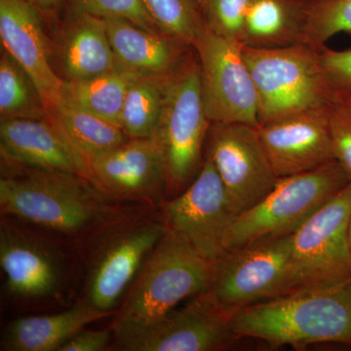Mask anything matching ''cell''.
<instances>
[{
	"label": "cell",
	"instance_id": "8fae6325",
	"mask_svg": "<svg viewBox=\"0 0 351 351\" xmlns=\"http://www.w3.org/2000/svg\"><path fill=\"white\" fill-rule=\"evenodd\" d=\"M232 315L204 292L193 297L184 308L171 311L154 324L115 335L123 350H221L240 339L232 331Z\"/></svg>",
	"mask_w": 351,
	"mask_h": 351
},
{
	"label": "cell",
	"instance_id": "e0dca14e",
	"mask_svg": "<svg viewBox=\"0 0 351 351\" xmlns=\"http://www.w3.org/2000/svg\"><path fill=\"white\" fill-rule=\"evenodd\" d=\"M166 232L163 223H143L110 242L95 263L88 285V304L104 313H112L145 257Z\"/></svg>",
	"mask_w": 351,
	"mask_h": 351
},
{
	"label": "cell",
	"instance_id": "d590c367",
	"mask_svg": "<svg viewBox=\"0 0 351 351\" xmlns=\"http://www.w3.org/2000/svg\"><path fill=\"white\" fill-rule=\"evenodd\" d=\"M348 234H350V241L351 245V213L350 217V223H348Z\"/></svg>",
	"mask_w": 351,
	"mask_h": 351
},
{
	"label": "cell",
	"instance_id": "d4e9b609",
	"mask_svg": "<svg viewBox=\"0 0 351 351\" xmlns=\"http://www.w3.org/2000/svg\"><path fill=\"white\" fill-rule=\"evenodd\" d=\"M0 117L1 119L48 117L47 107L38 87L5 50H2L0 58Z\"/></svg>",
	"mask_w": 351,
	"mask_h": 351
},
{
	"label": "cell",
	"instance_id": "4fadbf2b",
	"mask_svg": "<svg viewBox=\"0 0 351 351\" xmlns=\"http://www.w3.org/2000/svg\"><path fill=\"white\" fill-rule=\"evenodd\" d=\"M327 108L290 113L258 126L263 149L279 179L336 161Z\"/></svg>",
	"mask_w": 351,
	"mask_h": 351
},
{
	"label": "cell",
	"instance_id": "5b68a950",
	"mask_svg": "<svg viewBox=\"0 0 351 351\" xmlns=\"http://www.w3.org/2000/svg\"><path fill=\"white\" fill-rule=\"evenodd\" d=\"M350 213L348 184L293 233L281 295L351 280Z\"/></svg>",
	"mask_w": 351,
	"mask_h": 351
},
{
	"label": "cell",
	"instance_id": "836d02e7",
	"mask_svg": "<svg viewBox=\"0 0 351 351\" xmlns=\"http://www.w3.org/2000/svg\"><path fill=\"white\" fill-rule=\"evenodd\" d=\"M44 16H53L59 12L66 0H27Z\"/></svg>",
	"mask_w": 351,
	"mask_h": 351
},
{
	"label": "cell",
	"instance_id": "cb8c5ba5",
	"mask_svg": "<svg viewBox=\"0 0 351 351\" xmlns=\"http://www.w3.org/2000/svg\"><path fill=\"white\" fill-rule=\"evenodd\" d=\"M48 117L89 161L130 138L119 126L63 101L48 108Z\"/></svg>",
	"mask_w": 351,
	"mask_h": 351
},
{
	"label": "cell",
	"instance_id": "d6986e66",
	"mask_svg": "<svg viewBox=\"0 0 351 351\" xmlns=\"http://www.w3.org/2000/svg\"><path fill=\"white\" fill-rule=\"evenodd\" d=\"M0 265L11 294L38 299L52 294L59 284V265L40 242L2 226Z\"/></svg>",
	"mask_w": 351,
	"mask_h": 351
},
{
	"label": "cell",
	"instance_id": "7402d4cb",
	"mask_svg": "<svg viewBox=\"0 0 351 351\" xmlns=\"http://www.w3.org/2000/svg\"><path fill=\"white\" fill-rule=\"evenodd\" d=\"M306 0H254L241 44L255 48L286 47L301 43Z\"/></svg>",
	"mask_w": 351,
	"mask_h": 351
},
{
	"label": "cell",
	"instance_id": "52a82bcc",
	"mask_svg": "<svg viewBox=\"0 0 351 351\" xmlns=\"http://www.w3.org/2000/svg\"><path fill=\"white\" fill-rule=\"evenodd\" d=\"M82 178L68 173L31 169L5 176L0 181L3 214L64 233L82 230L97 215L99 206Z\"/></svg>",
	"mask_w": 351,
	"mask_h": 351
},
{
	"label": "cell",
	"instance_id": "d6a6232c",
	"mask_svg": "<svg viewBox=\"0 0 351 351\" xmlns=\"http://www.w3.org/2000/svg\"><path fill=\"white\" fill-rule=\"evenodd\" d=\"M110 341V332L101 331H80L69 339L59 351H101L107 350Z\"/></svg>",
	"mask_w": 351,
	"mask_h": 351
},
{
	"label": "cell",
	"instance_id": "f1b7e54d",
	"mask_svg": "<svg viewBox=\"0 0 351 351\" xmlns=\"http://www.w3.org/2000/svg\"><path fill=\"white\" fill-rule=\"evenodd\" d=\"M69 9L71 15L88 14L104 19L123 18L147 31L161 32L141 0H69Z\"/></svg>",
	"mask_w": 351,
	"mask_h": 351
},
{
	"label": "cell",
	"instance_id": "484cf974",
	"mask_svg": "<svg viewBox=\"0 0 351 351\" xmlns=\"http://www.w3.org/2000/svg\"><path fill=\"white\" fill-rule=\"evenodd\" d=\"M166 80L138 77L129 87L119 119L120 128L129 138L156 136L162 115Z\"/></svg>",
	"mask_w": 351,
	"mask_h": 351
},
{
	"label": "cell",
	"instance_id": "277c9868",
	"mask_svg": "<svg viewBox=\"0 0 351 351\" xmlns=\"http://www.w3.org/2000/svg\"><path fill=\"white\" fill-rule=\"evenodd\" d=\"M242 52L257 90L260 124L332 101L320 61V51L304 43L255 48Z\"/></svg>",
	"mask_w": 351,
	"mask_h": 351
},
{
	"label": "cell",
	"instance_id": "30bf717a",
	"mask_svg": "<svg viewBox=\"0 0 351 351\" xmlns=\"http://www.w3.org/2000/svg\"><path fill=\"white\" fill-rule=\"evenodd\" d=\"M237 216L206 156L193 182L165 205L164 225L202 257L216 261L226 253V234Z\"/></svg>",
	"mask_w": 351,
	"mask_h": 351
},
{
	"label": "cell",
	"instance_id": "7a4b0ae2",
	"mask_svg": "<svg viewBox=\"0 0 351 351\" xmlns=\"http://www.w3.org/2000/svg\"><path fill=\"white\" fill-rule=\"evenodd\" d=\"M216 261L208 260L168 232L147 258L122 307L115 332L154 324L180 302L206 292Z\"/></svg>",
	"mask_w": 351,
	"mask_h": 351
},
{
	"label": "cell",
	"instance_id": "603a6c76",
	"mask_svg": "<svg viewBox=\"0 0 351 351\" xmlns=\"http://www.w3.org/2000/svg\"><path fill=\"white\" fill-rule=\"evenodd\" d=\"M143 77L125 69L80 82H64L59 101L119 126L120 113L132 83ZM120 127V126H119Z\"/></svg>",
	"mask_w": 351,
	"mask_h": 351
},
{
	"label": "cell",
	"instance_id": "4dcf8cb0",
	"mask_svg": "<svg viewBox=\"0 0 351 351\" xmlns=\"http://www.w3.org/2000/svg\"><path fill=\"white\" fill-rule=\"evenodd\" d=\"M327 112L335 158L351 184V101H332Z\"/></svg>",
	"mask_w": 351,
	"mask_h": 351
},
{
	"label": "cell",
	"instance_id": "ffe728a7",
	"mask_svg": "<svg viewBox=\"0 0 351 351\" xmlns=\"http://www.w3.org/2000/svg\"><path fill=\"white\" fill-rule=\"evenodd\" d=\"M59 46L64 82H80L112 73L119 66L104 18L71 15Z\"/></svg>",
	"mask_w": 351,
	"mask_h": 351
},
{
	"label": "cell",
	"instance_id": "44dd1931",
	"mask_svg": "<svg viewBox=\"0 0 351 351\" xmlns=\"http://www.w3.org/2000/svg\"><path fill=\"white\" fill-rule=\"evenodd\" d=\"M87 302L63 313L14 321L2 339V350L59 351L90 323L108 315Z\"/></svg>",
	"mask_w": 351,
	"mask_h": 351
},
{
	"label": "cell",
	"instance_id": "8992f818",
	"mask_svg": "<svg viewBox=\"0 0 351 351\" xmlns=\"http://www.w3.org/2000/svg\"><path fill=\"white\" fill-rule=\"evenodd\" d=\"M210 121L199 62L188 58L164 83V104L156 134L162 147L167 189L179 195L201 169Z\"/></svg>",
	"mask_w": 351,
	"mask_h": 351
},
{
	"label": "cell",
	"instance_id": "3957f363",
	"mask_svg": "<svg viewBox=\"0 0 351 351\" xmlns=\"http://www.w3.org/2000/svg\"><path fill=\"white\" fill-rule=\"evenodd\" d=\"M348 184L337 161L280 178L262 200L237 215L226 234V252L265 237L292 234Z\"/></svg>",
	"mask_w": 351,
	"mask_h": 351
},
{
	"label": "cell",
	"instance_id": "ba28073f",
	"mask_svg": "<svg viewBox=\"0 0 351 351\" xmlns=\"http://www.w3.org/2000/svg\"><path fill=\"white\" fill-rule=\"evenodd\" d=\"M292 234L265 237L226 252L216 260L213 279L206 291L211 299L223 311L234 314L281 295L292 252Z\"/></svg>",
	"mask_w": 351,
	"mask_h": 351
},
{
	"label": "cell",
	"instance_id": "5bb4252c",
	"mask_svg": "<svg viewBox=\"0 0 351 351\" xmlns=\"http://www.w3.org/2000/svg\"><path fill=\"white\" fill-rule=\"evenodd\" d=\"M1 154L29 169L78 176L94 182L89 159L49 119H1Z\"/></svg>",
	"mask_w": 351,
	"mask_h": 351
},
{
	"label": "cell",
	"instance_id": "e575fe53",
	"mask_svg": "<svg viewBox=\"0 0 351 351\" xmlns=\"http://www.w3.org/2000/svg\"><path fill=\"white\" fill-rule=\"evenodd\" d=\"M195 1L198 4V5H199L201 10H202L203 6H204L205 0H195Z\"/></svg>",
	"mask_w": 351,
	"mask_h": 351
},
{
	"label": "cell",
	"instance_id": "2e32d148",
	"mask_svg": "<svg viewBox=\"0 0 351 351\" xmlns=\"http://www.w3.org/2000/svg\"><path fill=\"white\" fill-rule=\"evenodd\" d=\"M43 17L27 0H0V38L3 50L32 78L48 110L60 100L64 80L51 64Z\"/></svg>",
	"mask_w": 351,
	"mask_h": 351
},
{
	"label": "cell",
	"instance_id": "9a60e30c",
	"mask_svg": "<svg viewBox=\"0 0 351 351\" xmlns=\"http://www.w3.org/2000/svg\"><path fill=\"white\" fill-rule=\"evenodd\" d=\"M94 184L114 195L156 200L167 188V172L158 138H129L90 159Z\"/></svg>",
	"mask_w": 351,
	"mask_h": 351
},
{
	"label": "cell",
	"instance_id": "f546056e",
	"mask_svg": "<svg viewBox=\"0 0 351 351\" xmlns=\"http://www.w3.org/2000/svg\"><path fill=\"white\" fill-rule=\"evenodd\" d=\"M254 0H205L202 12L215 32L241 43L247 14Z\"/></svg>",
	"mask_w": 351,
	"mask_h": 351
},
{
	"label": "cell",
	"instance_id": "ac0fdd59",
	"mask_svg": "<svg viewBox=\"0 0 351 351\" xmlns=\"http://www.w3.org/2000/svg\"><path fill=\"white\" fill-rule=\"evenodd\" d=\"M108 38L121 68L143 77L165 80L188 59L186 48L161 32L147 31L123 18H106Z\"/></svg>",
	"mask_w": 351,
	"mask_h": 351
},
{
	"label": "cell",
	"instance_id": "83f0119b",
	"mask_svg": "<svg viewBox=\"0 0 351 351\" xmlns=\"http://www.w3.org/2000/svg\"><path fill=\"white\" fill-rule=\"evenodd\" d=\"M341 32L351 34V0H313L306 11L301 43L321 51Z\"/></svg>",
	"mask_w": 351,
	"mask_h": 351
},
{
	"label": "cell",
	"instance_id": "6da1fadb",
	"mask_svg": "<svg viewBox=\"0 0 351 351\" xmlns=\"http://www.w3.org/2000/svg\"><path fill=\"white\" fill-rule=\"evenodd\" d=\"M232 328L240 339H258L271 348L351 345V280L252 304L233 314Z\"/></svg>",
	"mask_w": 351,
	"mask_h": 351
},
{
	"label": "cell",
	"instance_id": "1f68e13d",
	"mask_svg": "<svg viewBox=\"0 0 351 351\" xmlns=\"http://www.w3.org/2000/svg\"><path fill=\"white\" fill-rule=\"evenodd\" d=\"M320 61L332 101H351V49L335 51L323 48Z\"/></svg>",
	"mask_w": 351,
	"mask_h": 351
},
{
	"label": "cell",
	"instance_id": "8d00e7d4",
	"mask_svg": "<svg viewBox=\"0 0 351 351\" xmlns=\"http://www.w3.org/2000/svg\"><path fill=\"white\" fill-rule=\"evenodd\" d=\"M306 1H313V0H306Z\"/></svg>",
	"mask_w": 351,
	"mask_h": 351
},
{
	"label": "cell",
	"instance_id": "7c38bea8",
	"mask_svg": "<svg viewBox=\"0 0 351 351\" xmlns=\"http://www.w3.org/2000/svg\"><path fill=\"white\" fill-rule=\"evenodd\" d=\"M206 156L213 162L237 215L257 204L279 180L257 126L212 123Z\"/></svg>",
	"mask_w": 351,
	"mask_h": 351
},
{
	"label": "cell",
	"instance_id": "4316f807",
	"mask_svg": "<svg viewBox=\"0 0 351 351\" xmlns=\"http://www.w3.org/2000/svg\"><path fill=\"white\" fill-rule=\"evenodd\" d=\"M149 17L166 36L193 47L206 20L195 0H141Z\"/></svg>",
	"mask_w": 351,
	"mask_h": 351
},
{
	"label": "cell",
	"instance_id": "9c48e42d",
	"mask_svg": "<svg viewBox=\"0 0 351 351\" xmlns=\"http://www.w3.org/2000/svg\"><path fill=\"white\" fill-rule=\"evenodd\" d=\"M193 48L200 64L210 121L260 125L257 90L242 44L215 32L206 22Z\"/></svg>",
	"mask_w": 351,
	"mask_h": 351
}]
</instances>
